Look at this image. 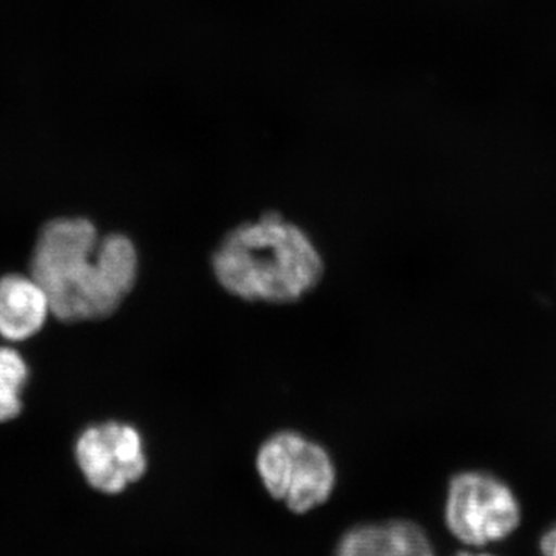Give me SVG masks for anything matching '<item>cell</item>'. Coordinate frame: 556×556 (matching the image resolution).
Masks as SVG:
<instances>
[{
    "instance_id": "obj_1",
    "label": "cell",
    "mask_w": 556,
    "mask_h": 556,
    "mask_svg": "<svg viewBox=\"0 0 556 556\" xmlns=\"http://www.w3.org/2000/svg\"><path fill=\"white\" fill-rule=\"evenodd\" d=\"M31 277L60 320L109 317L137 283V248L121 233L100 240L89 219H53L40 230Z\"/></svg>"
},
{
    "instance_id": "obj_2",
    "label": "cell",
    "mask_w": 556,
    "mask_h": 556,
    "mask_svg": "<svg viewBox=\"0 0 556 556\" xmlns=\"http://www.w3.org/2000/svg\"><path fill=\"white\" fill-rule=\"evenodd\" d=\"M222 288L247 302H298L320 283L324 258L308 233L268 214L237 226L212 254Z\"/></svg>"
},
{
    "instance_id": "obj_3",
    "label": "cell",
    "mask_w": 556,
    "mask_h": 556,
    "mask_svg": "<svg viewBox=\"0 0 556 556\" xmlns=\"http://www.w3.org/2000/svg\"><path fill=\"white\" fill-rule=\"evenodd\" d=\"M257 471L269 495L294 514L321 506L334 492L331 456L299 431H278L266 439L258 448Z\"/></svg>"
},
{
    "instance_id": "obj_4",
    "label": "cell",
    "mask_w": 556,
    "mask_h": 556,
    "mask_svg": "<svg viewBox=\"0 0 556 556\" xmlns=\"http://www.w3.org/2000/svg\"><path fill=\"white\" fill-rule=\"evenodd\" d=\"M445 522L460 543L482 547L506 540L518 529L521 507L500 479L466 471L450 482Z\"/></svg>"
},
{
    "instance_id": "obj_5",
    "label": "cell",
    "mask_w": 556,
    "mask_h": 556,
    "mask_svg": "<svg viewBox=\"0 0 556 556\" xmlns=\"http://www.w3.org/2000/svg\"><path fill=\"white\" fill-rule=\"evenodd\" d=\"M76 463L91 489L119 495L148 471L141 434L126 424L87 428L76 442Z\"/></svg>"
},
{
    "instance_id": "obj_6",
    "label": "cell",
    "mask_w": 556,
    "mask_h": 556,
    "mask_svg": "<svg viewBox=\"0 0 556 556\" xmlns=\"http://www.w3.org/2000/svg\"><path fill=\"white\" fill-rule=\"evenodd\" d=\"M334 556H434V551L415 522L391 521L348 530Z\"/></svg>"
},
{
    "instance_id": "obj_7",
    "label": "cell",
    "mask_w": 556,
    "mask_h": 556,
    "mask_svg": "<svg viewBox=\"0 0 556 556\" xmlns=\"http://www.w3.org/2000/svg\"><path fill=\"white\" fill-rule=\"evenodd\" d=\"M50 314L46 291L35 278L7 276L0 280V336L22 342L38 334Z\"/></svg>"
},
{
    "instance_id": "obj_8",
    "label": "cell",
    "mask_w": 556,
    "mask_h": 556,
    "mask_svg": "<svg viewBox=\"0 0 556 556\" xmlns=\"http://www.w3.org/2000/svg\"><path fill=\"white\" fill-rule=\"evenodd\" d=\"M27 378L28 368L21 354L11 348H0V422L20 416L21 390Z\"/></svg>"
},
{
    "instance_id": "obj_9",
    "label": "cell",
    "mask_w": 556,
    "mask_h": 556,
    "mask_svg": "<svg viewBox=\"0 0 556 556\" xmlns=\"http://www.w3.org/2000/svg\"><path fill=\"white\" fill-rule=\"evenodd\" d=\"M541 555L543 556H556V526L548 529L543 535V540L540 543Z\"/></svg>"
},
{
    "instance_id": "obj_10",
    "label": "cell",
    "mask_w": 556,
    "mask_h": 556,
    "mask_svg": "<svg viewBox=\"0 0 556 556\" xmlns=\"http://www.w3.org/2000/svg\"><path fill=\"white\" fill-rule=\"evenodd\" d=\"M456 556H492V555H485V554H479V555H475V554H459V555H456Z\"/></svg>"
}]
</instances>
